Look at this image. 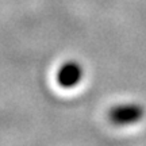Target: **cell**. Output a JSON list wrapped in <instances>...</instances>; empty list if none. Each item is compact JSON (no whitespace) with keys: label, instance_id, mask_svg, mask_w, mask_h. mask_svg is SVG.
<instances>
[{"label":"cell","instance_id":"cell-1","mask_svg":"<svg viewBox=\"0 0 146 146\" xmlns=\"http://www.w3.org/2000/svg\"><path fill=\"white\" fill-rule=\"evenodd\" d=\"M145 116L143 106L138 103H123V104L114 106L107 112V119L114 126H131L141 122Z\"/></svg>","mask_w":146,"mask_h":146},{"label":"cell","instance_id":"cell-2","mask_svg":"<svg viewBox=\"0 0 146 146\" xmlns=\"http://www.w3.org/2000/svg\"><path fill=\"white\" fill-rule=\"evenodd\" d=\"M83 66L77 61H66L64 62L56 73V81L64 89H70L77 87L83 80Z\"/></svg>","mask_w":146,"mask_h":146}]
</instances>
